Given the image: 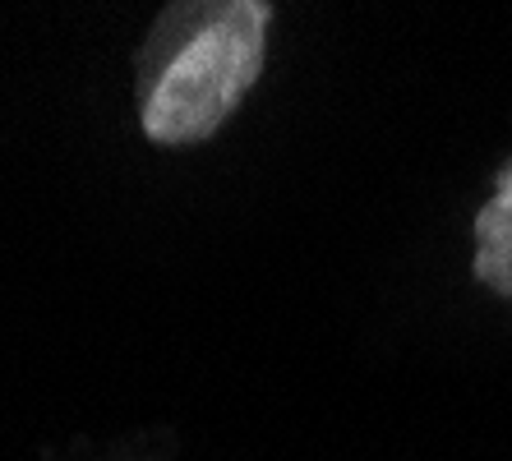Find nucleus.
Instances as JSON below:
<instances>
[{
  "instance_id": "obj_1",
  "label": "nucleus",
  "mask_w": 512,
  "mask_h": 461,
  "mask_svg": "<svg viewBox=\"0 0 512 461\" xmlns=\"http://www.w3.org/2000/svg\"><path fill=\"white\" fill-rule=\"evenodd\" d=\"M268 19L263 0L167 5L139 51L143 134L180 148L222 130L263 74Z\"/></svg>"
},
{
  "instance_id": "obj_2",
  "label": "nucleus",
  "mask_w": 512,
  "mask_h": 461,
  "mask_svg": "<svg viewBox=\"0 0 512 461\" xmlns=\"http://www.w3.org/2000/svg\"><path fill=\"white\" fill-rule=\"evenodd\" d=\"M476 282L512 300V157L494 180V199L476 217Z\"/></svg>"
}]
</instances>
